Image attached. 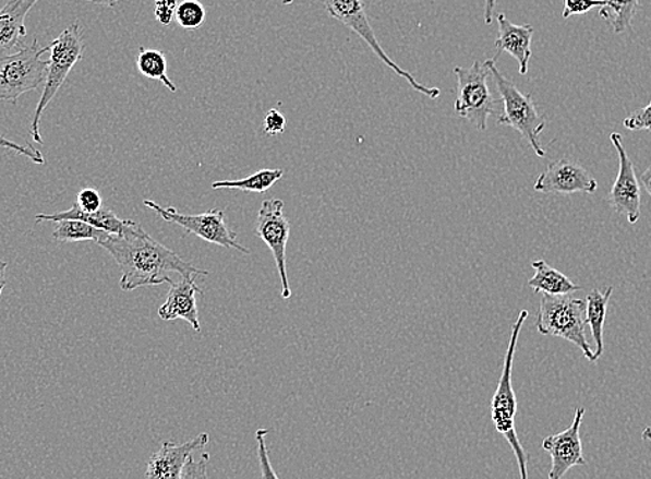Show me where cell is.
<instances>
[{"mask_svg":"<svg viewBox=\"0 0 651 479\" xmlns=\"http://www.w3.org/2000/svg\"><path fill=\"white\" fill-rule=\"evenodd\" d=\"M496 22H498L499 36L495 43L498 55L494 60L496 61L502 53H509L519 63L520 74L526 75L532 56L531 44L534 27L530 24H513L505 14H498Z\"/></svg>","mask_w":651,"mask_h":479,"instance_id":"2e32d148","label":"cell"},{"mask_svg":"<svg viewBox=\"0 0 651 479\" xmlns=\"http://www.w3.org/2000/svg\"><path fill=\"white\" fill-rule=\"evenodd\" d=\"M48 48L50 59L48 60L44 94L40 96L37 110L34 112L33 123H31V136H33L34 142L39 144L44 143L43 136H40L39 123L45 108L59 94L60 87L64 85L67 76H69L71 70L82 59V55H84L85 43L81 24H71Z\"/></svg>","mask_w":651,"mask_h":479,"instance_id":"5b68a950","label":"cell"},{"mask_svg":"<svg viewBox=\"0 0 651 479\" xmlns=\"http://www.w3.org/2000/svg\"><path fill=\"white\" fill-rule=\"evenodd\" d=\"M39 0H9L0 9V55L9 53L27 35L25 19Z\"/></svg>","mask_w":651,"mask_h":479,"instance_id":"e0dca14e","label":"cell"},{"mask_svg":"<svg viewBox=\"0 0 651 479\" xmlns=\"http://www.w3.org/2000/svg\"><path fill=\"white\" fill-rule=\"evenodd\" d=\"M494 79L496 89L504 101V115L499 116L501 125H506L519 132L522 139L530 143L538 157H545L540 135L546 127L545 117L537 110L531 95L521 94L517 86L498 70L494 59L484 61Z\"/></svg>","mask_w":651,"mask_h":479,"instance_id":"277c9868","label":"cell"},{"mask_svg":"<svg viewBox=\"0 0 651 479\" xmlns=\"http://www.w3.org/2000/svg\"><path fill=\"white\" fill-rule=\"evenodd\" d=\"M0 147L8 148L10 152L22 154V156L29 158L34 164H45L43 153L37 151V148L29 146V144L28 146H23V144L14 143L9 141L8 137L0 135Z\"/></svg>","mask_w":651,"mask_h":479,"instance_id":"f1b7e54d","label":"cell"},{"mask_svg":"<svg viewBox=\"0 0 651 479\" xmlns=\"http://www.w3.org/2000/svg\"><path fill=\"white\" fill-rule=\"evenodd\" d=\"M532 267L535 270V275L528 286L534 290L535 294H547V296H570L576 291H581L582 287L577 286L562 272L547 265L545 261H532Z\"/></svg>","mask_w":651,"mask_h":479,"instance_id":"d6986e66","label":"cell"},{"mask_svg":"<svg viewBox=\"0 0 651 479\" xmlns=\"http://www.w3.org/2000/svg\"><path fill=\"white\" fill-rule=\"evenodd\" d=\"M454 72L458 79L456 115L473 123L479 131H486L489 118L495 115V106L498 105L490 89V70L485 63L474 61L469 69L455 67Z\"/></svg>","mask_w":651,"mask_h":479,"instance_id":"ba28073f","label":"cell"},{"mask_svg":"<svg viewBox=\"0 0 651 479\" xmlns=\"http://www.w3.org/2000/svg\"><path fill=\"white\" fill-rule=\"evenodd\" d=\"M320 2L330 17L345 24L359 38L365 40L373 53L382 60V63L386 64L388 69H391L397 75L407 81L414 91L430 97V99H438L441 95L438 87H429L420 84L410 72L405 71L397 63H394L393 59L384 51L376 34H374L371 20H369L365 0H320Z\"/></svg>","mask_w":651,"mask_h":479,"instance_id":"52a82bcc","label":"cell"},{"mask_svg":"<svg viewBox=\"0 0 651 479\" xmlns=\"http://www.w3.org/2000/svg\"><path fill=\"white\" fill-rule=\"evenodd\" d=\"M290 223L285 216V201L265 200L256 216L255 235L264 241L274 255L281 282V298L290 300L291 288L287 276L286 249L290 239Z\"/></svg>","mask_w":651,"mask_h":479,"instance_id":"30bf717a","label":"cell"},{"mask_svg":"<svg viewBox=\"0 0 651 479\" xmlns=\"http://www.w3.org/2000/svg\"><path fill=\"white\" fill-rule=\"evenodd\" d=\"M642 440L643 441H651V426L648 429H644L642 432Z\"/></svg>","mask_w":651,"mask_h":479,"instance_id":"8d00e7d4","label":"cell"},{"mask_svg":"<svg viewBox=\"0 0 651 479\" xmlns=\"http://www.w3.org/2000/svg\"><path fill=\"white\" fill-rule=\"evenodd\" d=\"M496 2H498V0H485V9H484L485 24L490 25V24H492V22H494Z\"/></svg>","mask_w":651,"mask_h":479,"instance_id":"d6a6232c","label":"cell"},{"mask_svg":"<svg viewBox=\"0 0 651 479\" xmlns=\"http://www.w3.org/2000/svg\"><path fill=\"white\" fill-rule=\"evenodd\" d=\"M58 226L53 231V239L56 241H96L105 239L107 231L96 229L95 226L81 223V220L65 219L59 220Z\"/></svg>","mask_w":651,"mask_h":479,"instance_id":"cb8c5ba5","label":"cell"},{"mask_svg":"<svg viewBox=\"0 0 651 479\" xmlns=\"http://www.w3.org/2000/svg\"><path fill=\"white\" fill-rule=\"evenodd\" d=\"M196 277H182L181 282H171L167 301L158 309V316L162 321H186L193 327L194 332H202L200 324L197 296L203 294L202 288L196 285Z\"/></svg>","mask_w":651,"mask_h":479,"instance_id":"9a60e30c","label":"cell"},{"mask_svg":"<svg viewBox=\"0 0 651 479\" xmlns=\"http://www.w3.org/2000/svg\"><path fill=\"white\" fill-rule=\"evenodd\" d=\"M143 203H145L147 208L160 215L166 223L181 226L188 233L197 236L200 239L207 241V243L240 251L243 254H250V250L239 243L238 233L229 229L222 209L214 208L207 211V213L188 215L178 213L172 207L164 208L160 204L154 203L152 200H145Z\"/></svg>","mask_w":651,"mask_h":479,"instance_id":"9c48e42d","label":"cell"},{"mask_svg":"<svg viewBox=\"0 0 651 479\" xmlns=\"http://www.w3.org/2000/svg\"><path fill=\"white\" fill-rule=\"evenodd\" d=\"M209 435L203 432L194 440L178 445L173 442H164L160 450L148 458L146 479H182L184 467L194 452L204 450L208 444Z\"/></svg>","mask_w":651,"mask_h":479,"instance_id":"5bb4252c","label":"cell"},{"mask_svg":"<svg viewBox=\"0 0 651 479\" xmlns=\"http://www.w3.org/2000/svg\"><path fill=\"white\" fill-rule=\"evenodd\" d=\"M286 129V117L281 115L278 108H270L266 112L264 120V132L266 135L276 136L284 133Z\"/></svg>","mask_w":651,"mask_h":479,"instance_id":"4dcf8cb0","label":"cell"},{"mask_svg":"<svg viewBox=\"0 0 651 479\" xmlns=\"http://www.w3.org/2000/svg\"><path fill=\"white\" fill-rule=\"evenodd\" d=\"M35 218H37L35 219L37 223H43V220H50V223H59V220L65 219L81 220V223L95 226L96 229L105 230L110 235H121L125 226L130 224V219H121L120 216H117L110 209L101 208L96 211V213H85L76 203L69 211H63V213L51 215L39 214Z\"/></svg>","mask_w":651,"mask_h":479,"instance_id":"ac0fdd59","label":"cell"},{"mask_svg":"<svg viewBox=\"0 0 651 479\" xmlns=\"http://www.w3.org/2000/svg\"><path fill=\"white\" fill-rule=\"evenodd\" d=\"M284 169H261V171L250 175V177L240 180H219L213 183V189H236L242 192L265 193L278 180L284 178Z\"/></svg>","mask_w":651,"mask_h":479,"instance_id":"7402d4cb","label":"cell"},{"mask_svg":"<svg viewBox=\"0 0 651 479\" xmlns=\"http://www.w3.org/2000/svg\"><path fill=\"white\" fill-rule=\"evenodd\" d=\"M606 7L599 10V15L612 25L615 34L632 29V22L640 8V0H604Z\"/></svg>","mask_w":651,"mask_h":479,"instance_id":"44dd1931","label":"cell"},{"mask_svg":"<svg viewBox=\"0 0 651 479\" xmlns=\"http://www.w3.org/2000/svg\"><path fill=\"white\" fill-rule=\"evenodd\" d=\"M48 46L40 48L38 40L15 53L0 55V101L19 100L31 91H37L46 81L48 61L43 56Z\"/></svg>","mask_w":651,"mask_h":479,"instance_id":"8992f818","label":"cell"},{"mask_svg":"<svg viewBox=\"0 0 651 479\" xmlns=\"http://www.w3.org/2000/svg\"><path fill=\"white\" fill-rule=\"evenodd\" d=\"M97 244L109 251L120 266V287L124 291L171 283V273H179L182 277L209 275L207 271L198 270L183 261L177 252L158 243L132 220L121 235L107 233Z\"/></svg>","mask_w":651,"mask_h":479,"instance_id":"6da1fadb","label":"cell"},{"mask_svg":"<svg viewBox=\"0 0 651 479\" xmlns=\"http://www.w3.org/2000/svg\"><path fill=\"white\" fill-rule=\"evenodd\" d=\"M604 0H564L562 17L567 20L571 15L587 14L594 8H604Z\"/></svg>","mask_w":651,"mask_h":479,"instance_id":"4316f807","label":"cell"},{"mask_svg":"<svg viewBox=\"0 0 651 479\" xmlns=\"http://www.w3.org/2000/svg\"><path fill=\"white\" fill-rule=\"evenodd\" d=\"M534 189L543 194H593L598 190V180L581 164L563 158L547 165L538 177Z\"/></svg>","mask_w":651,"mask_h":479,"instance_id":"7c38bea8","label":"cell"},{"mask_svg":"<svg viewBox=\"0 0 651 479\" xmlns=\"http://www.w3.org/2000/svg\"><path fill=\"white\" fill-rule=\"evenodd\" d=\"M642 183L646 189V192H648L651 197V167L649 169H646V171L643 172Z\"/></svg>","mask_w":651,"mask_h":479,"instance_id":"d590c367","label":"cell"},{"mask_svg":"<svg viewBox=\"0 0 651 479\" xmlns=\"http://www.w3.org/2000/svg\"><path fill=\"white\" fill-rule=\"evenodd\" d=\"M176 19L184 29H196L205 22V9L197 0H184L178 4Z\"/></svg>","mask_w":651,"mask_h":479,"instance_id":"d4e9b609","label":"cell"},{"mask_svg":"<svg viewBox=\"0 0 651 479\" xmlns=\"http://www.w3.org/2000/svg\"><path fill=\"white\" fill-rule=\"evenodd\" d=\"M137 69H140L142 75L147 76V79L160 81L169 91H178L176 84L168 79L166 56H164L160 50L140 48V55H137Z\"/></svg>","mask_w":651,"mask_h":479,"instance_id":"603a6c76","label":"cell"},{"mask_svg":"<svg viewBox=\"0 0 651 479\" xmlns=\"http://www.w3.org/2000/svg\"><path fill=\"white\" fill-rule=\"evenodd\" d=\"M269 430L258 429L255 432L256 451H258V460L261 467V477L263 479H279L278 474L275 472L272 467L268 446H266V436H268Z\"/></svg>","mask_w":651,"mask_h":479,"instance_id":"484cf974","label":"cell"},{"mask_svg":"<svg viewBox=\"0 0 651 479\" xmlns=\"http://www.w3.org/2000/svg\"><path fill=\"white\" fill-rule=\"evenodd\" d=\"M86 2L99 4V7L114 8L118 3L124 2V0H86Z\"/></svg>","mask_w":651,"mask_h":479,"instance_id":"e575fe53","label":"cell"},{"mask_svg":"<svg viewBox=\"0 0 651 479\" xmlns=\"http://www.w3.org/2000/svg\"><path fill=\"white\" fill-rule=\"evenodd\" d=\"M624 127L629 131L651 132V101L648 106L638 108L624 120Z\"/></svg>","mask_w":651,"mask_h":479,"instance_id":"83f0119b","label":"cell"},{"mask_svg":"<svg viewBox=\"0 0 651 479\" xmlns=\"http://www.w3.org/2000/svg\"><path fill=\"white\" fill-rule=\"evenodd\" d=\"M586 414V408H578L571 426L566 431L543 440V451L550 453L552 457V467L547 479H562L572 467L587 465L582 453L581 435H579Z\"/></svg>","mask_w":651,"mask_h":479,"instance_id":"4fadbf2b","label":"cell"},{"mask_svg":"<svg viewBox=\"0 0 651 479\" xmlns=\"http://www.w3.org/2000/svg\"><path fill=\"white\" fill-rule=\"evenodd\" d=\"M7 270H8V262L0 260V296L7 287Z\"/></svg>","mask_w":651,"mask_h":479,"instance_id":"836d02e7","label":"cell"},{"mask_svg":"<svg viewBox=\"0 0 651 479\" xmlns=\"http://www.w3.org/2000/svg\"><path fill=\"white\" fill-rule=\"evenodd\" d=\"M530 313L522 309L519 318L511 327L509 347H507L504 370H502L498 388H496L494 398L491 402V416L495 430L505 438L517 458V465L520 468V479H528V462L525 447L520 444L516 432L517 400L515 390L511 384L513 362L517 342H519L522 324L526 323Z\"/></svg>","mask_w":651,"mask_h":479,"instance_id":"3957f363","label":"cell"},{"mask_svg":"<svg viewBox=\"0 0 651 479\" xmlns=\"http://www.w3.org/2000/svg\"><path fill=\"white\" fill-rule=\"evenodd\" d=\"M613 287L606 291L592 290L587 297V323L591 327L594 342V358L599 360L604 351V322H606L607 307L612 298Z\"/></svg>","mask_w":651,"mask_h":479,"instance_id":"ffe728a7","label":"cell"},{"mask_svg":"<svg viewBox=\"0 0 651 479\" xmlns=\"http://www.w3.org/2000/svg\"><path fill=\"white\" fill-rule=\"evenodd\" d=\"M293 2H294V0H284V4H291Z\"/></svg>","mask_w":651,"mask_h":479,"instance_id":"74e56055","label":"cell"},{"mask_svg":"<svg viewBox=\"0 0 651 479\" xmlns=\"http://www.w3.org/2000/svg\"><path fill=\"white\" fill-rule=\"evenodd\" d=\"M618 154L617 179L610 192L608 203L615 213L627 216L629 224H637L640 216V184L634 163L625 152L623 136L618 132L610 136Z\"/></svg>","mask_w":651,"mask_h":479,"instance_id":"8fae6325","label":"cell"},{"mask_svg":"<svg viewBox=\"0 0 651 479\" xmlns=\"http://www.w3.org/2000/svg\"><path fill=\"white\" fill-rule=\"evenodd\" d=\"M208 462V453H203L200 460H194L193 456H191L186 463V467H184L182 479H209L207 472Z\"/></svg>","mask_w":651,"mask_h":479,"instance_id":"f546056e","label":"cell"},{"mask_svg":"<svg viewBox=\"0 0 651 479\" xmlns=\"http://www.w3.org/2000/svg\"><path fill=\"white\" fill-rule=\"evenodd\" d=\"M587 302L570 296L541 294L537 328L542 336L566 339L576 345L589 362L596 363L594 351L587 339Z\"/></svg>","mask_w":651,"mask_h":479,"instance_id":"7a4b0ae2","label":"cell"},{"mask_svg":"<svg viewBox=\"0 0 651 479\" xmlns=\"http://www.w3.org/2000/svg\"><path fill=\"white\" fill-rule=\"evenodd\" d=\"M76 204L85 213H96L101 209V195L95 189L81 190Z\"/></svg>","mask_w":651,"mask_h":479,"instance_id":"1f68e13d","label":"cell"}]
</instances>
